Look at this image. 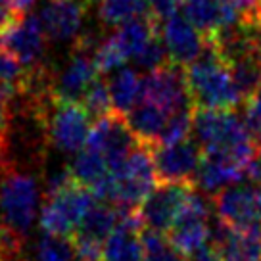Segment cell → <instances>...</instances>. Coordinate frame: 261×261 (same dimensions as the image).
Returning a JSON list of instances; mask_svg holds the SVG:
<instances>
[{
    "label": "cell",
    "instance_id": "obj_32",
    "mask_svg": "<svg viewBox=\"0 0 261 261\" xmlns=\"http://www.w3.org/2000/svg\"><path fill=\"white\" fill-rule=\"evenodd\" d=\"M192 114H194V104L171 112L158 144H175V142L188 139L192 135Z\"/></svg>",
    "mask_w": 261,
    "mask_h": 261
},
{
    "label": "cell",
    "instance_id": "obj_16",
    "mask_svg": "<svg viewBox=\"0 0 261 261\" xmlns=\"http://www.w3.org/2000/svg\"><path fill=\"white\" fill-rule=\"evenodd\" d=\"M98 67L94 58L89 52L73 50L71 56L60 71H54L52 79V94L56 100H67V102H81L85 90L94 81Z\"/></svg>",
    "mask_w": 261,
    "mask_h": 261
},
{
    "label": "cell",
    "instance_id": "obj_33",
    "mask_svg": "<svg viewBox=\"0 0 261 261\" xmlns=\"http://www.w3.org/2000/svg\"><path fill=\"white\" fill-rule=\"evenodd\" d=\"M133 60H135V64L139 65V67L146 69V71H155V69H160V67H165V65L171 64V62H169L167 48H165V44H163L160 33H158L155 37H152V39L135 54Z\"/></svg>",
    "mask_w": 261,
    "mask_h": 261
},
{
    "label": "cell",
    "instance_id": "obj_13",
    "mask_svg": "<svg viewBox=\"0 0 261 261\" xmlns=\"http://www.w3.org/2000/svg\"><path fill=\"white\" fill-rule=\"evenodd\" d=\"M194 185L160 180L139 207V217L144 228L169 232Z\"/></svg>",
    "mask_w": 261,
    "mask_h": 261
},
{
    "label": "cell",
    "instance_id": "obj_30",
    "mask_svg": "<svg viewBox=\"0 0 261 261\" xmlns=\"http://www.w3.org/2000/svg\"><path fill=\"white\" fill-rule=\"evenodd\" d=\"M81 104L87 108L92 119L104 117V115L114 114V104H112V92H110V81L106 75H96L94 81L89 85L81 98Z\"/></svg>",
    "mask_w": 261,
    "mask_h": 261
},
{
    "label": "cell",
    "instance_id": "obj_6",
    "mask_svg": "<svg viewBox=\"0 0 261 261\" xmlns=\"http://www.w3.org/2000/svg\"><path fill=\"white\" fill-rule=\"evenodd\" d=\"M0 44L21 62L27 71H42L50 67L46 60L48 37L44 33L41 17L29 12L19 14L12 23L0 33Z\"/></svg>",
    "mask_w": 261,
    "mask_h": 261
},
{
    "label": "cell",
    "instance_id": "obj_14",
    "mask_svg": "<svg viewBox=\"0 0 261 261\" xmlns=\"http://www.w3.org/2000/svg\"><path fill=\"white\" fill-rule=\"evenodd\" d=\"M89 0H48L41 10V23L52 42H71L83 33Z\"/></svg>",
    "mask_w": 261,
    "mask_h": 261
},
{
    "label": "cell",
    "instance_id": "obj_9",
    "mask_svg": "<svg viewBox=\"0 0 261 261\" xmlns=\"http://www.w3.org/2000/svg\"><path fill=\"white\" fill-rule=\"evenodd\" d=\"M117 219L119 212L110 202L98 200L90 207L71 237L77 261H102V248L114 232Z\"/></svg>",
    "mask_w": 261,
    "mask_h": 261
},
{
    "label": "cell",
    "instance_id": "obj_1",
    "mask_svg": "<svg viewBox=\"0 0 261 261\" xmlns=\"http://www.w3.org/2000/svg\"><path fill=\"white\" fill-rule=\"evenodd\" d=\"M192 135L204 152L228 155L246 169H250V163L259 152L246 129L244 119H240L234 110L194 106Z\"/></svg>",
    "mask_w": 261,
    "mask_h": 261
},
{
    "label": "cell",
    "instance_id": "obj_36",
    "mask_svg": "<svg viewBox=\"0 0 261 261\" xmlns=\"http://www.w3.org/2000/svg\"><path fill=\"white\" fill-rule=\"evenodd\" d=\"M17 16H19L17 12H14L10 6H6V4H2V2H0V33L4 31V29H6V27H8V25L12 23Z\"/></svg>",
    "mask_w": 261,
    "mask_h": 261
},
{
    "label": "cell",
    "instance_id": "obj_34",
    "mask_svg": "<svg viewBox=\"0 0 261 261\" xmlns=\"http://www.w3.org/2000/svg\"><path fill=\"white\" fill-rule=\"evenodd\" d=\"M244 123L246 129L252 137L253 144L257 150H261V90L253 98L246 102L244 108Z\"/></svg>",
    "mask_w": 261,
    "mask_h": 261
},
{
    "label": "cell",
    "instance_id": "obj_7",
    "mask_svg": "<svg viewBox=\"0 0 261 261\" xmlns=\"http://www.w3.org/2000/svg\"><path fill=\"white\" fill-rule=\"evenodd\" d=\"M213 200H207V194L194 188L188 192L185 204L180 207L177 219L169 228L171 244L190 257L202 246L210 244V221H212Z\"/></svg>",
    "mask_w": 261,
    "mask_h": 261
},
{
    "label": "cell",
    "instance_id": "obj_23",
    "mask_svg": "<svg viewBox=\"0 0 261 261\" xmlns=\"http://www.w3.org/2000/svg\"><path fill=\"white\" fill-rule=\"evenodd\" d=\"M228 69L242 102H248L261 90V48L230 60Z\"/></svg>",
    "mask_w": 261,
    "mask_h": 261
},
{
    "label": "cell",
    "instance_id": "obj_3",
    "mask_svg": "<svg viewBox=\"0 0 261 261\" xmlns=\"http://www.w3.org/2000/svg\"><path fill=\"white\" fill-rule=\"evenodd\" d=\"M114 175L112 204L119 212H137L154 187L160 182L155 173L152 146L139 144Z\"/></svg>",
    "mask_w": 261,
    "mask_h": 261
},
{
    "label": "cell",
    "instance_id": "obj_25",
    "mask_svg": "<svg viewBox=\"0 0 261 261\" xmlns=\"http://www.w3.org/2000/svg\"><path fill=\"white\" fill-rule=\"evenodd\" d=\"M158 29H160V23L155 21L150 14H144V16L133 17L129 21H125L123 25L117 27V37L121 44L125 46L129 58H135V54L139 52L144 44H146L152 37L158 35Z\"/></svg>",
    "mask_w": 261,
    "mask_h": 261
},
{
    "label": "cell",
    "instance_id": "obj_8",
    "mask_svg": "<svg viewBox=\"0 0 261 261\" xmlns=\"http://www.w3.org/2000/svg\"><path fill=\"white\" fill-rule=\"evenodd\" d=\"M139 144V139L133 135L125 117L117 114L94 119L89 133V140H87V148L104 154L112 171L119 169Z\"/></svg>",
    "mask_w": 261,
    "mask_h": 261
},
{
    "label": "cell",
    "instance_id": "obj_27",
    "mask_svg": "<svg viewBox=\"0 0 261 261\" xmlns=\"http://www.w3.org/2000/svg\"><path fill=\"white\" fill-rule=\"evenodd\" d=\"M31 81V71H27L14 54L0 44V94L14 98L27 89Z\"/></svg>",
    "mask_w": 261,
    "mask_h": 261
},
{
    "label": "cell",
    "instance_id": "obj_12",
    "mask_svg": "<svg viewBox=\"0 0 261 261\" xmlns=\"http://www.w3.org/2000/svg\"><path fill=\"white\" fill-rule=\"evenodd\" d=\"M202 155H204L202 146L190 137L180 142H175V144L152 146V158H154L158 180L194 185Z\"/></svg>",
    "mask_w": 261,
    "mask_h": 261
},
{
    "label": "cell",
    "instance_id": "obj_15",
    "mask_svg": "<svg viewBox=\"0 0 261 261\" xmlns=\"http://www.w3.org/2000/svg\"><path fill=\"white\" fill-rule=\"evenodd\" d=\"M160 35L169 54V62L180 67H188L205 46V37L188 21L185 14H175L160 25Z\"/></svg>",
    "mask_w": 261,
    "mask_h": 261
},
{
    "label": "cell",
    "instance_id": "obj_10",
    "mask_svg": "<svg viewBox=\"0 0 261 261\" xmlns=\"http://www.w3.org/2000/svg\"><path fill=\"white\" fill-rule=\"evenodd\" d=\"M213 210L232 228L261 225V188L255 182H234L213 196Z\"/></svg>",
    "mask_w": 261,
    "mask_h": 261
},
{
    "label": "cell",
    "instance_id": "obj_5",
    "mask_svg": "<svg viewBox=\"0 0 261 261\" xmlns=\"http://www.w3.org/2000/svg\"><path fill=\"white\" fill-rule=\"evenodd\" d=\"M90 114L81 102L52 100L46 114L48 144L64 155H75L87 146L90 133Z\"/></svg>",
    "mask_w": 261,
    "mask_h": 261
},
{
    "label": "cell",
    "instance_id": "obj_21",
    "mask_svg": "<svg viewBox=\"0 0 261 261\" xmlns=\"http://www.w3.org/2000/svg\"><path fill=\"white\" fill-rule=\"evenodd\" d=\"M180 10L198 31L210 39L227 16V0H180Z\"/></svg>",
    "mask_w": 261,
    "mask_h": 261
},
{
    "label": "cell",
    "instance_id": "obj_17",
    "mask_svg": "<svg viewBox=\"0 0 261 261\" xmlns=\"http://www.w3.org/2000/svg\"><path fill=\"white\" fill-rule=\"evenodd\" d=\"M142 228L144 225L139 217V210L119 212L114 232L102 248V261H144Z\"/></svg>",
    "mask_w": 261,
    "mask_h": 261
},
{
    "label": "cell",
    "instance_id": "obj_11",
    "mask_svg": "<svg viewBox=\"0 0 261 261\" xmlns=\"http://www.w3.org/2000/svg\"><path fill=\"white\" fill-rule=\"evenodd\" d=\"M140 100L152 102L169 114L179 108L190 106L192 98L188 90L187 69L169 64L155 71H148L140 85Z\"/></svg>",
    "mask_w": 261,
    "mask_h": 261
},
{
    "label": "cell",
    "instance_id": "obj_37",
    "mask_svg": "<svg viewBox=\"0 0 261 261\" xmlns=\"http://www.w3.org/2000/svg\"><path fill=\"white\" fill-rule=\"evenodd\" d=\"M248 177H250V180H253V182H255V185L261 188V150L257 152V155L253 158V162L250 163Z\"/></svg>",
    "mask_w": 261,
    "mask_h": 261
},
{
    "label": "cell",
    "instance_id": "obj_2",
    "mask_svg": "<svg viewBox=\"0 0 261 261\" xmlns=\"http://www.w3.org/2000/svg\"><path fill=\"white\" fill-rule=\"evenodd\" d=\"M187 81L196 108L234 110L242 102L228 64L210 41H205L202 54L187 67Z\"/></svg>",
    "mask_w": 261,
    "mask_h": 261
},
{
    "label": "cell",
    "instance_id": "obj_24",
    "mask_svg": "<svg viewBox=\"0 0 261 261\" xmlns=\"http://www.w3.org/2000/svg\"><path fill=\"white\" fill-rule=\"evenodd\" d=\"M110 81V92H112V104H114V114L125 115L135 108V104L140 100V85L142 79L133 67H119L115 69Z\"/></svg>",
    "mask_w": 261,
    "mask_h": 261
},
{
    "label": "cell",
    "instance_id": "obj_18",
    "mask_svg": "<svg viewBox=\"0 0 261 261\" xmlns=\"http://www.w3.org/2000/svg\"><path fill=\"white\" fill-rule=\"evenodd\" d=\"M244 175H248V169L242 163L234 162L232 158L223 154H213V152H204L198 173H196L194 185L204 194L215 196L223 188L230 187L234 182H240Z\"/></svg>",
    "mask_w": 261,
    "mask_h": 261
},
{
    "label": "cell",
    "instance_id": "obj_26",
    "mask_svg": "<svg viewBox=\"0 0 261 261\" xmlns=\"http://www.w3.org/2000/svg\"><path fill=\"white\" fill-rule=\"evenodd\" d=\"M33 261H77L73 240L42 230L31 246Z\"/></svg>",
    "mask_w": 261,
    "mask_h": 261
},
{
    "label": "cell",
    "instance_id": "obj_31",
    "mask_svg": "<svg viewBox=\"0 0 261 261\" xmlns=\"http://www.w3.org/2000/svg\"><path fill=\"white\" fill-rule=\"evenodd\" d=\"M142 246H144V261H187V255L180 253L165 232L142 228Z\"/></svg>",
    "mask_w": 261,
    "mask_h": 261
},
{
    "label": "cell",
    "instance_id": "obj_20",
    "mask_svg": "<svg viewBox=\"0 0 261 261\" xmlns=\"http://www.w3.org/2000/svg\"><path fill=\"white\" fill-rule=\"evenodd\" d=\"M213 246V244H212ZM223 261H261V225L232 228L215 244Z\"/></svg>",
    "mask_w": 261,
    "mask_h": 261
},
{
    "label": "cell",
    "instance_id": "obj_35",
    "mask_svg": "<svg viewBox=\"0 0 261 261\" xmlns=\"http://www.w3.org/2000/svg\"><path fill=\"white\" fill-rule=\"evenodd\" d=\"M190 261H223L219 250L212 244L202 246L198 252H194L190 255Z\"/></svg>",
    "mask_w": 261,
    "mask_h": 261
},
{
    "label": "cell",
    "instance_id": "obj_29",
    "mask_svg": "<svg viewBox=\"0 0 261 261\" xmlns=\"http://www.w3.org/2000/svg\"><path fill=\"white\" fill-rule=\"evenodd\" d=\"M94 64L98 67V73L100 75H112L115 69H119L127 64L129 54L125 46L121 44L117 33H112L108 37H102L100 44L94 50Z\"/></svg>",
    "mask_w": 261,
    "mask_h": 261
},
{
    "label": "cell",
    "instance_id": "obj_22",
    "mask_svg": "<svg viewBox=\"0 0 261 261\" xmlns=\"http://www.w3.org/2000/svg\"><path fill=\"white\" fill-rule=\"evenodd\" d=\"M69 169H71L75 182L81 187H87L90 192L112 175V169H110L104 154L87 146L83 148L81 152L71 155Z\"/></svg>",
    "mask_w": 261,
    "mask_h": 261
},
{
    "label": "cell",
    "instance_id": "obj_28",
    "mask_svg": "<svg viewBox=\"0 0 261 261\" xmlns=\"http://www.w3.org/2000/svg\"><path fill=\"white\" fill-rule=\"evenodd\" d=\"M148 14L146 0H100L98 19L106 27H119L133 17Z\"/></svg>",
    "mask_w": 261,
    "mask_h": 261
},
{
    "label": "cell",
    "instance_id": "obj_38",
    "mask_svg": "<svg viewBox=\"0 0 261 261\" xmlns=\"http://www.w3.org/2000/svg\"><path fill=\"white\" fill-rule=\"evenodd\" d=\"M2 4H6L10 8L17 12V14H25V12H29L33 4H35V0H0Z\"/></svg>",
    "mask_w": 261,
    "mask_h": 261
},
{
    "label": "cell",
    "instance_id": "obj_19",
    "mask_svg": "<svg viewBox=\"0 0 261 261\" xmlns=\"http://www.w3.org/2000/svg\"><path fill=\"white\" fill-rule=\"evenodd\" d=\"M167 117H169V112H165L163 108L155 106L152 102L139 100L135 108L125 115V121L133 130V135L139 139L140 144L155 146L160 142Z\"/></svg>",
    "mask_w": 261,
    "mask_h": 261
},
{
    "label": "cell",
    "instance_id": "obj_4",
    "mask_svg": "<svg viewBox=\"0 0 261 261\" xmlns=\"http://www.w3.org/2000/svg\"><path fill=\"white\" fill-rule=\"evenodd\" d=\"M96 202V196L89 188L71 182L44 196L39 213V227L50 234L71 238L83 217Z\"/></svg>",
    "mask_w": 261,
    "mask_h": 261
}]
</instances>
